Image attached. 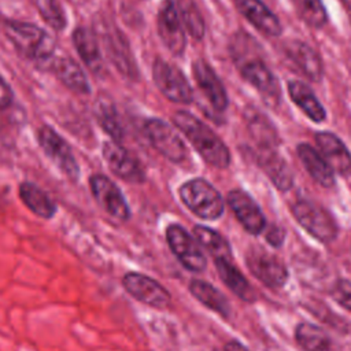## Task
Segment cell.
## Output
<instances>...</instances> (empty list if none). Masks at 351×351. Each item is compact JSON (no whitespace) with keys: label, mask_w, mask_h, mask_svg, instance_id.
I'll use <instances>...</instances> for the list:
<instances>
[{"label":"cell","mask_w":351,"mask_h":351,"mask_svg":"<svg viewBox=\"0 0 351 351\" xmlns=\"http://www.w3.org/2000/svg\"><path fill=\"white\" fill-rule=\"evenodd\" d=\"M173 122L208 165L218 169H226L229 166L230 154L228 147L199 118L188 111H176Z\"/></svg>","instance_id":"1"},{"label":"cell","mask_w":351,"mask_h":351,"mask_svg":"<svg viewBox=\"0 0 351 351\" xmlns=\"http://www.w3.org/2000/svg\"><path fill=\"white\" fill-rule=\"evenodd\" d=\"M5 34L18 51L32 60L45 62L53 56V38L34 23L7 21Z\"/></svg>","instance_id":"2"},{"label":"cell","mask_w":351,"mask_h":351,"mask_svg":"<svg viewBox=\"0 0 351 351\" xmlns=\"http://www.w3.org/2000/svg\"><path fill=\"white\" fill-rule=\"evenodd\" d=\"M182 203L199 218L213 221L223 213V199L204 178H193L180 186Z\"/></svg>","instance_id":"3"},{"label":"cell","mask_w":351,"mask_h":351,"mask_svg":"<svg viewBox=\"0 0 351 351\" xmlns=\"http://www.w3.org/2000/svg\"><path fill=\"white\" fill-rule=\"evenodd\" d=\"M292 214L300 226L317 240L329 243L336 239L337 223L322 206L310 200H299L292 206Z\"/></svg>","instance_id":"4"},{"label":"cell","mask_w":351,"mask_h":351,"mask_svg":"<svg viewBox=\"0 0 351 351\" xmlns=\"http://www.w3.org/2000/svg\"><path fill=\"white\" fill-rule=\"evenodd\" d=\"M152 78L158 89L169 100L180 104H188L193 100V89L177 66L163 59H156L152 66Z\"/></svg>","instance_id":"5"},{"label":"cell","mask_w":351,"mask_h":351,"mask_svg":"<svg viewBox=\"0 0 351 351\" xmlns=\"http://www.w3.org/2000/svg\"><path fill=\"white\" fill-rule=\"evenodd\" d=\"M166 240L176 258L186 270L200 273L206 269V256L200 244L181 225H169Z\"/></svg>","instance_id":"6"},{"label":"cell","mask_w":351,"mask_h":351,"mask_svg":"<svg viewBox=\"0 0 351 351\" xmlns=\"http://www.w3.org/2000/svg\"><path fill=\"white\" fill-rule=\"evenodd\" d=\"M144 132L152 147L170 162L180 163L186 158L188 151L184 141L177 130L167 122L158 118H149L145 121Z\"/></svg>","instance_id":"7"},{"label":"cell","mask_w":351,"mask_h":351,"mask_svg":"<svg viewBox=\"0 0 351 351\" xmlns=\"http://www.w3.org/2000/svg\"><path fill=\"white\" fill-rule=\"evenodd\" d=\"M38 144L49 160L67 177L77 180L80 176V167L71 151L69 143L56 133L51 126L44 125L38 130Z\"/></svg>","instance_id":"8"},{"label":"cell","mask_w":351,"mask_h":351,"mask_svg":"<svg viewBox=\"0 0 351 351\" xmlns=\"http://www.w3.org/2000/svg\"><path fill=\"white\" fill-rule=\"evenodd\" d=\"M184 27L176 3L163 0L158 11V33L166 48L176 56H181L186 45Z\"/></svg>","instance_id":"9"},{"label":"cell","mask_w":351,"mask_h":351,"mask_svg":"<svg viewBox=\"0 0 351 351\" xmlns=\"http://www.w3.org/2000/svg\"><path fill=\"white\" fill-rule=\"evenodd\" d=\"M122 285L132 298L154 308L165 310L171 303V296L167 289L154 278L141 273L130 271L125 274Z\"/></svg>","instance_id":"10"},{"label":"cell","mask_w":351,"mask_h":351,"mask_svg":"<svg viewBox=\"0 0 351 351\" xmlns=\"http://www.w3.org/2000/svg\"><path fill=\"white\" fill-rule=\"evenodd\" d=\"M103 156L110 170L128 182H144L145 170L138 158L117 141H107L103 145Z\"/></svg>","instance_id":"11"},{"label":"cell","mask_w":351,"mask_h":351,"mask_svg":"<svg viewBox=\"0 0 351 351\" xmlns=\"http://www.w3.org/2000/svg\"><path fill=\"white\" fill-rule=\"evenodd\" d=\"M240 73L269 106H277L280 103L281 88L278 80L261 59L252 56L240 62Z\"/></svg>","instance_id":"12"},{"label":"cell","mask_w":351,"mask_h":351,"mask_svg":"<svg viewBox=\"0 0 351 351\" xmlns=\"http://www.w3.org/2000/svg\"><path fill=\"white\" fill-rule=\"evenodd\" d=\"M89 186L99 206L111 217L126 221L130 217V210L121 189L106 176L95 174L89 178Z\"/></svg>","instance_id":"13"},{"label":"cell","mask_w":351,"mask_h":351,"mask_svg":"<svg viewBox=\"0 0 351 351\" xmlns=\"http://www.w3.org/2000/svg\"><path fill=\"white\" fill-rule=\"evenodd\" d=\"M247 266L261 282L271 288L284 285L288 278V270L281 259L265 250L258 248L250 251L247 255Z\"/></svg>","instance_id":"14"},{"label":"cell","mask_w":351,"mask_h":351,"mask_svg":"<svg viewBox=\"0 0 351 351\" xmlns=\"http://www.w3.org/2000/svg\"><path fill=\"white\" fill-rule=\"evenodd\" d=\"M228 204L248 233L259 234L265 229V215L247 192L240 189L230 191L228 193Z\"/></svg>","instance_id":"15"},{"label":"cell","mask_w":351,"mask_h":351,"mask_svg":"<svg viewBox=\"0 0 351 351\" xmlns=\"http://www.w3.org/2000/svg\"><path fill=\"white\" fill-rule=\"evenodd\" d=\"M192 71H193V77L196 80L197 86L200 88L206 99L210 101V104L217 111L226 110L229 103L228 95L223 84L221 82L214 69L206 60L197 59L192 64Z\"/></svg>","instance_id":"16"},{"label":"cell","mask_w":351,"mask_h":351,"mask_svg":"<svg viewBox=\"0 0 351 351\" xmlns=\"http://www.w3.org/2000/svg\"><path fill=\"white\" fill-rule=\"evenodd\" d=\"M284 52L304 77L314 82L321 80L324 73L322 62L319 55L310 45L299 40H292L284 44Z\"/></svg>","instance_id":"17"},{"label":"cell","mask_w":351,"mask_h":351,"mask_svg":"<svg viewBox=\"0 0 351 351\" xmlns=\"http://www.w3.org/2000/svg\"><path fill=\"white\" fill-rule=\"evenodd\" d=\"M315 141L319 147L322 158L330 166L333 173L340 176H347L351 173V154L336 134L319 132L315 136Z\"/></svg>","instance_id":"18"},{"label":"cell","mask_w":351,"mask_h":351,"mask_svg":"<svg viewBox=\"0 0 351 351\" xmlns=\"http://www.w3.org/2000/svg\"><path fill=\"white\" fill-rule=\"evenodd\" d=\"M241 15L266 36L277 37L282 33L278 18L261 0H234Z\"/></svg>","instance_id":"19"},{"label":"cell","mask_w":351,"mask_h":351,"mask_svg":"<svg viewBox=\"0 0 351 351\" xmlns=\"http://www.w3.org/2000/svg\"><path fill=\"white\" fill-rule=\"evenodd\" d=\"M51 71L56 75L60 82L75 93L89 95L90 85L86 74L81 69V66L70 58H58L51 64Z\"/></svg>","instance_id":"20"},{"label":"cell","mask_w":351,"mask_h":351,"mask_svg":"<svg viewBox=\"0 0 351 351\" xmlns=\"http://www.w3.org/2000/svg\"><path fill=\"white\" fill-rule=\"evenodd\" d=\"M73 44L82 62L92 71L99 73L103 67V58L95 33L89 27L78 26L73 32Z\"/></svg>","instance_id":"21"},{"label":"cell","mask_w":351,"mask_h":351,"mask_svg":"<svg viewBox=\"0 0 351 351\" xmlns=\"http://www.w3.org/2000/svg\"><path fill=\"white\" fill-rule=\"evenodd\" d=\"M298 155L307 170V173L317 181L319 185L329 188L335 185V173L326 160L319 155L311 145L308 144H299L298 145Z\"/></svg>","instance_id":"22"},{"label":"cell","mask_w":351,"mask_h":351,"mask_svg":"<svg viewBox=\"0 0 351 351\" xmlns=\"http://www.w3.org/2000/svg\"><path fill=\"white\" fill-rule=\"evenodd\" d=\"M258 162L280 191H288L293 185V174L288 163L276 152V149L259 151Z\"/></svg>","instance_id":"23"},{"label":"cell","mask_w":351,"mask_h":351,"mask_svg":"<svg viewBox=\"0 0 351 351\" xmlns=\"http://www.w3.org/2000/svg\"><path fill=\"white\" fill-rule=\"evenodd\" d=\"M288 93L291 100L314 122H322L326 118V111L315 97L313 89L302 81H289Z\"/></svg>","instance_id":"24"},{"label":"cell","mask_w":351,"mask_h":351,"mask_svg":"<svg viewBox=\"0 0 351 351\" xmlns=\"http://www.w3.org/2000/svg\"><path fill=\"white\" fill-rule=\"evenodd\" d=\"M295 337L304 351H341L339 344L324 329L310 322L298 325Z\"/></svg>","instance_id":"25"},{"label":"cell","mask_w":351,"mask_h":351,"mask_svg":"<svg viewBox=\"0 0 351 351\" xmlns=\"http://www.w3.org/2000/svg\"><path fill=\"white\" fill-rule=\"evenodd\" d=\"M19 197L32 213L41 218L49 219L56 213L55 202L48 196L45 191L33 182L25 181L19 185Z\"/></svg>","instance_id":"26"},{"label":"cell","mask_w":351,"mask_h":351,"mask_svg":"<svg viewBox=\"0 0 351 351\" xmlns=\"http://www.w3.org/2000/svg\"><path fill=\"white\" fill-rule=\"evenodd\" d=\"M215 261V269L219 274V278L223 281V284L240 299L252 302L255 299V292L251 288L247 278L240 273V270L230 262V259H214Z\"/></svg>","instance_id":"27"},{"label":"cell","mask_w":351,"mask_h":351,"mask_svg":"<svg viewBox=\"0 0 351 351\" xmlns=\"http://www.w3.org/2000/svg\"><path fill=\"white\" fill-rule=\"evenodd\" d=\"M245 119L252 138L259 145V151L276 149L278 137L273 123L255 108H250V114H245Z\"/></svg>","instance_id":"28"},{"label":"cell","mask_w":351,"mask_h":351,"mask_svg":"<svg viewBox=\"0 0 351 351\" xmlns=\"http://www.w3.org/2000/svg\"><path fill=\"white\" fill-rule=\"evenodd\" d=\"M191 293L207 308L221 314L222 317H228L230 313V306L226 298L211 284L203 280H192L189 284Z\"/></svg>","instance_id":"29"},{"label":"cell","mask_w":351,"mask_h":351,"mask_svg":"<svg viewBox=\"0 0 351 351\" xmlns=\"http://www.w3.org/2000/svg\"><path fill=\"white\" fill-rule=\"evenodd\" d=\"M193 237L200 244V247H203L206 251L211 254L214 259L232 258V252L228 241L218 232L203 225H196L193 228Z\"/></svg>","instance_id":"30"},{"label":"cell","mask_w":351,"mask_h":351,"mask_svg":"<svg viewBox=\"0 0 351 351\" xmlns=\"http://www.w3.org/2000/svg\"><path fill=\"white\" fill-rule=\"evenodd\" d=\"M291 4L299 18L314 29L322 27L328 21L326 10L321 0H291Z\"/></svg>","instance_id":"31"},{"label":"cell","mask_w":351,"mask_h":351,"mask_svg":"<svg viewBox=\"0 0 351 351\" xmlns=\"http://www.w3.org/2000/svg\"><path fill=\"white\" fill-rule=\"evenodd\" d=\"M177 8L180 11L182 23L188 33L195 40H202L204 36V21L199 8L193 0H177Z\"/></svg>","instance_id":"32"},{"label":"cell","mask_w":351,"mask_h":351,"mask_svg":"<svg viewBox=\"0 0 351 351\" xmlns=\"http://www.w3.org/2000/svg\"><path fill=\"white\" fill-rule=\"evenodd\" d=\"M96 118L100 126L112 137V141L119 143L123 137V129L117 115V110L110 103H100L96 108Z\"/></svg>","instance_id":"33"},{"label":"cell","mask_w":351,"mask_h":351,"mask_svg":"<svg viewBox=\"0 0 351 351\" xmlns=\"http://www.w3.org/2000/svg\"><path fill=\"white\" fill-rule=\"evenodd\" d=\"M38 10L55 30H62L66 26V15L59 0H40Z\"/></svg>","instance_id":"34"},{"label":"cell","mask_w":351,"mask_h":351,"mask_svg":"<svg viewBox=\"0 0 351 351\" xmlns=\"http://www.w3.org/2000/svg\"><path fill=\"white\" fill-rule=\"evenodd\" d=\"M332 298L344 308L351 311V282L347 280H337L330 289Z\"/></svg>","instance_id":"35"},{"label":"cell","mask_w":351,"mask_h":351,"mask_svg":"<svg viewBox=\"0 0 351 351\" xmlns=\"http://www.w3.org/2000/svg\"><path fill=\"white\" fill-rule=\"evenodd\" d=\"M14 101V92L8 82L0 75V108H7Z\"/></svg>","instance_id":"36"},{"label":"cell","mask_w":351,"mask_h":351,"mask_svg":"<svg viewBox=\"0 0 351 351\" xmlns=\"http://www.w3.org/2000/svg\"><path fill=\"white\" fill-rule=\"evenodd\" d=\"M266 239L271 245L278 247V245H281V243L284 240V230L278 226H271L266 233Z\"/></svg>","instance_id":"37"},{"label":"cell","mask_w":351,"mask_h":351,"mask_svg":"<svg viewBox=\"0 0 351 351\" xmlns=\"http://www.w3.org/2000/svg\"><path fill=\"white\" fill-rule=\"evenodd\" d=\"M223 351H248V350H247L243 344H240L239 341L232 340V341H228V343L225 344Z\"/></svg>","instance_id":"38"}]
</instances>
